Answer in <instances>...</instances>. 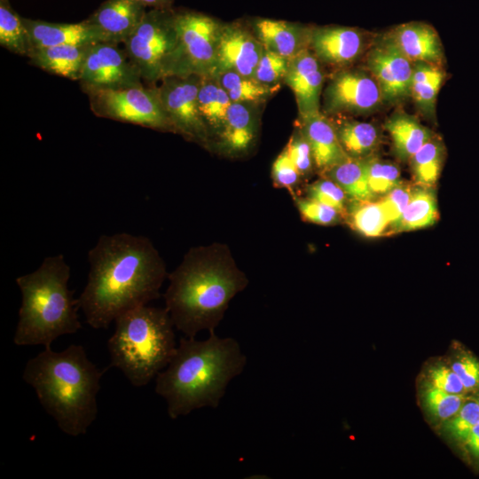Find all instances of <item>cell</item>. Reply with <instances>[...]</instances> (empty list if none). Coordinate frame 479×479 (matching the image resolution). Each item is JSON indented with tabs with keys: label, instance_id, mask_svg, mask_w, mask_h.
<instances>
[{
	"label": "cell",
	"instance_id": "cell-44",
	"mask_svg": "<svg viewBox=\"0 0 479 479\" xmlns=\"http://www.w3.org/2000/svg\"><path fill=\"white\" fill-rule=\"evenodd\" d=\"M301 174L286 148L277 156L271 168V177L277 187L292 189L300 180Z\"/></svg>",
	"mask_w": 479,
	"mask_h": 479
},
{
	"label": "cell",
	"instance_id": "cell-29",
	"mask_svg": "<svg viewBox=\"0 0 479 479\" xmlns=\"http://www.w3.org/2000/svg\"><path fill=\"white\" fill-rule=\"evenodd\" d=\"M358 233L376 238L391 233L390 224L380 199L351 200L345 217Z\"/></svg>",
	"mask_w": 479,
	"mask_h": 479
},
{
	"label": "cell",
	"instance_id": "cell-6",
	"mask_svg": "<svg viewBox=\"0 0 479 479\" xmlns=\"http://www.w3.org/2000/svg\"><path fill=\"white\" fill-rule=\"evenodd\" d=\"M174 327L165 308L146 304L122 314L107 342L110 366L119 369L132 386L147 385L177 349Z\"/></svg>",
	"mask_w": 479,
	"mask_h": 479
},
{
	"label": "cell",
	"instance_id": "cell-1",
	"mask_svg": "<svg viewBox=\"0 0 479 479\" xmlns=\"http://www.w3.org/2000/svg\"><path fill=\"white\" fill-rule=\"evenodd\" d=\"M90 271L78 297L85 321L107 328L122 314L160 296L165 263L145 236L128 232L101 235L88 252Z\"/></svg>",
	"mask_w": 479,
	"mask_h": 479
},
{
	"label": "cell",
	"instance_id": "cell-22",
	"mask_svg": "<svg viewBox=\"0 0 479 479\" xmlns=\"http://www.w3.org/2000/svg\"><path fill=\"white\" fill-rule=\"evenodd\" d=\"M31 50L66 44L103 42L86 20L78 23H54L22 17Z\"/></svg>",
	"mask_w": 479,
	"mask_h": 479
},
{
	"label": "cell",
	"instance_id": "cell-35",
	"mask_svg": "<svg viewBox=\"0 0 479 479\" xmlns=\"http://www.w3.org/2000/svg\"><path fill=\"white\" fill-rule=\"evenodd\" d=\"M366 177L374 199L381 198L403 182L397 164L373 155L366 158Z\"/></svg>",
	"mask_w": 479,
	"mask_h": 479
},
{
	"label": "cell",
	"instance_id": "cell-17",
	"mask_svg": "<svg viewBox=\"0 0 479 479\" xmlns=\"http://www.w3.org/2000/svg\"><path fill=\"white\" fill-rule=\"evenodd\" d=\"M365 47L364 33L356 27H312L309 49L323 64L336 67L349 66Z\"/></svg>",
	"mask_w": 479,
	"mask_h": 479
},
{
	"label": "cell",
	"instance_id": "cell-46",
	"mask_svg": "<svg viewBox=\"0 0 479 479\" xmlns=\"http://www.w3.org/2000/svg\"><path fill=\"white\" fill-rule=\"evenodd\" d=\"M149 9H170L175 0H135Z\"/></svg>",
	"mask_w": 479,
	"mask_h": 479
},
{
	"label": "cell",
	"instance_id": "cell-4",
	"mask_svg": "<svg viewBox=\"0 0 479 479\" xmlns=\"http://www.w3.org/2000/svg\"><path fill=\"white\" fill-rule=\"evenodd\" d=\"M107 368H98L82 345L62 351L44 348L30 358L22 378L66 435H84L98 415L97 395Z\"/></svg>",
	"mask_w": 479,
	"mask_h": 479
},
{
	"label": "cell",
	"instance_id": "cell-11",
	"mask_svg": "<svg viewBox=\"0 0 479 479\" xmlns=\"http://www.w3.org/2000/svg\"><path fill=\"white\" fill-rule=\"evenodd\" d=\"M78 82L86 94L143 85L140 73L124 48L108 42L90 44Z\"/></svg>",
	"mask_w": 479,
	"mask_h": 479
},
{
	"label": "cell",
	"instance_id": "cell-45",
	"mask_svg": "<svg viewBox=\"0 0 479 479\" xmlns=\"http://www.w3.org/2000/svg\"><path fill=\"white\" fill-rule=\"evenodd\" d=\"M463 444L470 457L475 461H479V422L473 428Z\"/></svg>",
	"mask_w": 479,
	"mask_h": 479
},
{
	"label": "cell",
	"instance_id": "cell-10",
	"mask_svg": "<svg viewBox=\"0 0 479 479\" xmlns=\"http://www.w3.org/2000/svg\"><path fill=\"white\" fill-rule=\"evenodd\" d=\"M201 77L196 74L164 77L157 92L176 133L188 141L210 147V138L199 111Z\"/></svg>",
	"mask_w": 479,
	"mask_h": 479
},
{
	"label": "cell",
	"instance_id": "cell-19",
	"mask_svg": "<svg viewBox=\"0 0 479 479\" xmlns=\"http://www.w3.org/2000/svg\"><path fill=\"white\" fill-rule=\"evenodd\" d=\"M385 36L412 62L440 65L443 45L436 30L421 21H411L393 27Z\"/></svg>",
	"mask_w": 479,
	"mask_h": 479
},
{
	"label": "cell",
	"instance_id": "cell-14",
	"mask_svg": "<svg viewBox=\"0 0 479 479\" xmlns=\"http://www.w3.org/2000/svg\"><path fill=\"white\" fill-rule=\"evenodd\" d=\"M263 46L252 30L239 23L223 24L215 74L233 71L253 77Z\"/></svg>",
	"mask_w": 479,
	"mask_h": 479
},
{
	"label": "cell",
	"instance_id": "cell-8",
	"mask_svg": "<svg viewBox=\"0 0 479 479\" xmlns=\"http://www.w3.org/2000/svg\"><path fill=\"white\" fill-rule=\"evenodd\" d=\"M90 106L98 117L176 133L161 103L157 87L143 85L87 93Z\"/></svg>",
	"mask_w": 479,
	"mask_h": 479
},
{
	"label": "cell",
	"instance_id": "cell-28",
	"mask_svg": "<svg viewBox=\"0 0 479 479\" xmlns=\"http://www.w3.org/2000/svg\"><path fill=\"white\" fill-rule=\"evenodd\" d=\"M438 207L434 187L412 185V195L401 217L397 232H412L434 225L438 220Z\"/></svg>",
	"mask_w": 479,
	"mask_h": 479
},
{
	"label": "cell",
	"instance_id": "cell-33",
	"mask_svg": "<svg viewBox=\"0 0 479 479\" xmlns=\"http://www.w3.org/2000/svg\"><path fill=\"white\" fill-rule=\"evenodd\" d=\"M0 45L9 51L27 57L31 47L20 17L9 0H0Z\"/></svg>",
	"mask_w": 479,
	"mask_h": 479
},
{
	"label": "cell",
	"instance_id": "cell-30",
	"mask_svg": "<svg viewBox=\"0 0 479 479\" xmlns=\"http://www.w3.org/2000/svg\"><path fill=\"white\" fill-rule=\"evenodd\" d=\"M444 159V145L434 135L409 160L415 184L434 187L440 177Z\"/></svg>",
	"mask_w": 479,
	"mask_h": 479
},
{
	"label": "cell",
	"instance_id": "cell-7",
	"mask_svg": "<svg viewBox=\"0 0 479 479\" xmlns=\"http://www.w3.org/2000/svg\"><path fill=\"white\" fill-rule=\"evenodd\" d=\"M124 50L138 69L142 80L154 84L176 75L178 65V36L176 11L150 9L123 42Z\"/></svg>",
	"mask_w": 479,
	"mask_h": 479
},
{
	"label": "cell",
	"instance_id": "cell-9",
	"mask_svg": "<svg viewBox=\"0 0 479 479\" xmlns=\"http://www.w3.org/2000/svg\"><path fill=\"white\" fill-rule=\"evenodd\" d=\"M223 23L195 11H176L178 65L176 75H213Z\"/></svg>",
	"mask_w": 479,
	"mask_h": 479
},
{
	"label": "cell",
	"instance_id": "cell-20",
	"mask_svg": "<svg viewBox=\"0 0 479 479\" xmlns=\"http://www.w3.org/2000/svg\"><path fill=\"white\" fill-rule=\"evenodd\" d=\"M297 127L310 143L315 167L323 173L349 159L341 145L334 122L321 111L299 117Z\"/></svg>",
	"mask_w": 479,
	"mask_h": 479
},
{
	"label": "cell",
	"instance_id": "cell-40",
	"mask_svg": "<svg viewBox=\"0 0 479 479\" xmlns=\"http://www.w3.org/2000/svg\"><path fill=\"white\" fill-rule=\"evenodd\" d=\"M412 185L402 182L379 198L389 218L391 232L397 233L401 217L412 195Z\"/></svg>",
	"mask_w": 479,
	"mask_h": 479
},
{
	"label": "cell",
	"instance_id": "cell-37",
	"mask_svg": "<svg viewBox=\"0 0 479 479\" xmlns=\"http://www.w3.org/2000/svg\"><path fill=\"white\" fill-rule=\"evenodd\" d=\"M307 197L338 210L343 218L347 214V196L344 190L334 180L323 177L309 185L306 189Z\"/></svg>",
	"mask_w": 479,
	"mask_h": 479
},
{
	"label": "cell",
	"instance_id": "cell-18",
	"mask_svg": "<svg viewBox=\"0 0 479 479\" xmlns=\"http://www.w3.org/2000/svg\"><path fill=\"white\" fill-rule=\"evenodd\" d=\"M147 8L135 0H106L87 19L103 42L121 43L142 20Z\"/></svg>",
	"mask_w": 479,
	"mask_h": 479
},
{
	"label": "cell",
	"instance_id": "cell-21",
	"mask_svg": "<svg viewBox=\"0 0 479 479\" xmlns=\"http://www.w3.org/2000/svg\"><path fill=\"white\" fill-rule=\"evenodd\" d=\"M312 27L300 23L258 18L252 23V31L264 49L291 59L309 48Z\"/></svg>",
	"mask_w": 479,
	"mask_h": 479
},
{
	"label": "cell",
	"instance_id": "cell-32",
	"mask_svg": "<svg viewBox=\"0 0 479 479\" xmlns=\"http://www.w3.org/2000/svg\"><path fill=\"white\" fill-rule=\"evenodd\" d=\"M213 76L217 79L232 102L260 104L265 101L278 89L264 85L257 82L254 77L246 76L233 71L221 72Z\"/></svg>",
	"mask_w": 479,
	"mask_h": 479
},
{
	"label": "cell",
	"instance_id": "cell-2",
	"mask_svg": "<svg viewBox=\"0 0 479 479\" xmlns=\"http://www.w3.org/2000/svg\"><path fill=\"white\" fill-rule=\"evenodd\" d=\"M168 279L165 309L187 337L215 333L232 299L248 283L229 248L218 243L192 247Z\"/></svg>",
	"mask_w": 479,
	"mask_h": 479
},
{
	"label": "cell",
	"instance_id": "cell-26",
	"mask_svg": "<svg viewBox=\"0 0 479 479\" xmlns=\"http://www.w3.org/2000/svg\"><path fill=\"white\" fill-rule=\"evenodd\" d=\"M445 73L438 66L428 62H415L411 83L410 96L420 111L434 119L436 102Z\"/></svg>",
	"mask_w": 479,
	"mask_h": 479
},
{
	"label": "cell",
	"instance_id": "cell-36",
	"mask_svg": "<svg viewBox=\"0 0 479 479\" xmlns=\"http://www.w3.org/2000/svg\"><path fill=\"white\" fill-rule=\"evenodd\" d=\"M479 422V404L466 400L459 412L441 424L443 433L451 440L464 444L473 428Z\"/></svg>",
	"mask_w": 479,
	"mask_h": 479
},
{
	"label": "cell",
	"instance_id": "cell-15",
	"mask_svg": "<svg viewBox=\"0 0 479 479\" xmlns=\"http://www.w3.org/2000/svg\"><path fill=\"white\" fill-rule=\"evenodd\" d=\"M259 127L258 104L232 102L211 146L217 147L220 153L230 157L245 155L254 147Z\"/></svg>",
	"mask_w": 479,
	"mask_h": 479
},
{
	"label": "cell",
	"instance_id": "cell-3",
	"mask_svg": "<svg viewBox=\"0 0 479 479\" xmlns=\"http://www.w3.org/2000/svg\"><path fill=\"white\" fill-rule=\"evenodd\" d=\"M246 365L247 357L232 337L215 333L205 340L185 336L167 367L156 376L155 392L165 400L173 420L203 407L216 408L229 383Z\"/></svg>",
	"mask_w": 479,
	"mask_h": 479
},
{
	"label": "cell",
	"instance_id": "cell-38",
	"mask_svg": "<svg viewBox=\"0 0 479 479\" xmlns=\"http://www.w3.org/2000/svg\"><path fill=\"white\" fill-rule=\"evenodd\" d=\"M289 59L263 48V55L256 66L253 77L259 82L279 88L288 67Z\"/></svg>",
	"mask_w": 479,
	"mask_h": 479
},
{
	"label": "cell",
	"instance_id": "cell-5",
	"mask_svg": "<svg viewBox=\"0 0 479 479\" xmlns=\"http://www.w3.org/2000/svg\"><path fill=\"white\" fill-rule=\"evenodd\" d=\"M70 275V266L64 255L58 254L44 258L36 270L16 279L21 304L14 344L50 348L59 336L82 328L79 301L68 287Z\"/></svg>",
	"mask_w": 479,
	"mask_h": 479
},
{
	"label": "cell",
	"instance_id": "cell-47",
	"mask_svg": "<svg viewBox=\"0 0 479 479\" xmlns=\"http://www.w3.org/2000/svg\"><path fill=\"white\" fill-rule=\"evenodd\" d=\"M475 401L478 403L479 404V389L477 390V393H476V397H475Z\"/></svg>",
	"mask_w": 479,
	"mask_h": 479
},
{
	"label": "cell",
	"instance_id": "cell-41",
	"mask_svg": "<svg viewBox=\"0 0 479 479\" xmlns=\"http://www.w3.org/2000/svg\"><path fill=\"white\" fill-rule=\"evenodd\" d=\"M295 204L302 218L318 225H334L343 216L335 208L310 198H295Z\"/></svg>",
	"mask_w": 479,
	"mask_h": 479
},
{
	"label": "cell",
	"instance_id": "cell-24",
	"mask_svg": "<svg viewBox=\"0 0 479 479\" xmlns=\"http://www.w3.org/2000/svg\"><path fill=\"white\" fill-rule=\"evenodd\" d=\"M384 126L391 137L396 155L402 161H409L434 137L432 130L418 119L402 112L392 114Z\"/></svg>",
	"mask_w": 479,
	"mask_h": 479
},
{
	"label": "cell",
	"instance_id": "cell-43",
	"mask_svg": "<svg viewBox=\"0 0 479 479\" xmlns=\"http://www.w3.org/2000/svg\"><path fill=\"white\" fill-rule=\"evenodd\" d=\"M467 392L479 389V360L472 354L459 352L448 362Z\"/></svg>",
	"mask_w": 479,
	"mask_h": 479
},
{
	"label": "cell",
	"instance_id": "cell-42",
	"mask_svg": "<svg viewBox=\"0 0 479 479\" xmlns=\"http://www.w3.org/2000/svg\"><path fill=\"white\" fill-rule=\"evenodd\" d=\"M285 148L302 177L312 171L315 166L312 150L299 127H296Z\"/></svg>",
	"mask_w": 479,
	"mask_h": 479
},
{
	"label": "cell",
	"instance_id": "cell-27",
	"mask_svg": "<svg viewBox=\"0 0 479 479\" xmlns=\"http://www.w3.org/2000/svg\"><path fill=\"white\" fill-rule=\"evenodd\" d=\"M334 124L341 145L349 158H367L378 146L379 131L372 123L356 120H342Z\"/></svg>",
	"mask_w": 479,
	"mask_h": 479
},
{
	"label": "cell",
	"instance_id": "cell-31",
	"mask_svg": "<svg viewBox=\"0 0 479 479\" xmlns=\"http://www.w3.org/2000/svg\"><path fill=\"white\" fill-rule=\"evenodd\" d=\"M337 183L351 200H374L366 177V158L348 159L324 172Z\"/></svg>",
	"mask_w": 479,
	"mask_h": 479
},
{
	"label": "cell",
	"instance_id": "cell-34",
	"mask_svg": "<svg viewBox=\"0 0 479 479\" xmlns=\"http://www.w3.org/2000/svg\"><path fill=\"white\" fill-rule=\"evenodd\" d=\"M420 400L425 412L441 425L459 412L467 398L466 395L451 394L424 382Z\"/></svg>",
	"mask_w": 479,
	"mask_h": 479
},
{
	"label": "cell",
	"instance_id": "cell-25",
	"mask_svg": "<svg viewBox=\"0 0 479 479\" xmlns=\"http://www.w3.org/2000/svg\"><path fill=\"white\" fill-rule=\"evenodd\" d=\"M199 111L207 128L210 147L232 104L226 91L213 75H202L198 94Z\"/></svg>",
	"mask_w": 479,
	"mask_h": 479
},
{
	"label": "cell",
	"instance_id": "cell-39",
	"mask_svg": "<svg viewBox=\"0 0 479 479\" xmlns=\"http://www.w3.org/2000/svg\"><path fill=\"white\" fill-rule=\"evenodd\" d=\"M425 382L443 391L466 395L467 391L461 381L448 362H434L425 371Z\"/></svg>",
	"mask_w": 479,
	"mask_h": 479
},
{
	"label": "cell",
	"instance_id": "cell-13",
	"mask_svg": "<svg viewBox=\"0 0 479 479\" xmlns=\"http://www.w3.org/2000/svg\"><path fill=\"white\" fill-rule=\"evenodd\" d=\"M366 66L380 87L383 102L397 103L410 96L414 63L385 35L369 51Z\"/></svg>",
	"mask_w": 479,
	"mask_h": 479
},
{
	"label": "cell",
	"instance_id": "cell-16",
	"mask_svg": "<svg viewBox=\"0 0 479 479\" xmlns=\"http://www.w3.org/2000/svg\"><path fill=\"white\" fill-rule=\"evenodd\" d=\"M321 64L309 48L289 59L283 82L294 95L299 117L320 112L325 80Z\"/></svg>",
	"mask_w": 479,
	"mask_h": 479
},
{
	"label": "cell",
	"instance_id": "cell-23",
	"mask_svg": "<svg viewBox=\"0 0 479 479\" xmlns=\"http://www.w3.org/2000/svg\"><path fill=\"white\" fill-rule=\"evenodd\" d=\"M90 44L33 49L27 58L31 65L47 73L78 82Z\"/></svg>",
	"mask_w": 479,
	"mask_h": 479
},
{
	"label": "cell",
	"instance_id": "cell-12",
	"mask_svg": "<svg viewBox=\"0 0 479 479\" xmlns=\"http://www.w3.org/2000/svg\"><path fill=\"white\" fill-rule=\"evenodd\" d=\"M322 95V113L326 115L369 114L383 102L373 76L369 71L359 69L337 71Z\"/></svg>",
	"mask_w": 479,
	"mask_h": 479
}]
</instances>
